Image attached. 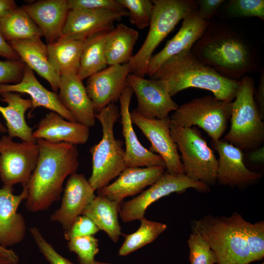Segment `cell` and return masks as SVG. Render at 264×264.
Listing matches in <instances>:
<instances>
[{
    "label": "cell",
    "instance_id": "1",
    "mask_svg": "<svg viewBox=\"0 0 264 264\" xmlns=\"http://www.w3.org/2000/svg\"><path fill=\"white\" fill-rule=\"evenodd\" d=\"M39 156L27 184L25 207L31 212L48 209L59 200L66 178L76 172L79 165L76 145L36 140Z\"/></svg>",
    "mask_w": 264,
    "mask_h": 264
},
{
    "label": "cell",
    "instance_id": "2",
    "mask_svg": "<svg viewBox=\"0 0 264 264\" xmlns=\"http://www.w3.org/2000/svg\"><path fill=\"white\" fill-rule=\"evenodd\" d=\"M166 82L172 97L190 88L208 90L219 100L232 102L239 80L220 74L198 59L191 49L185 50L166 61L151 78Z\"/></svg>",
    "mask_w": 264,
    "mask_h": 264
},
{
    "label": "cell",
    "instance_id": "3",
    "mask_svg": "<svg viewBox=\"0 0 264 264\" xmlns=\"http://www.w3.org/2000/svg\"><path fill=\"white\" fill-rule=\"evenodd\" d=\"M191 51L202 63L230 79L238 80L254 68L249 46L238 35L226 29L208 33L205 31Z\"/></svg>",
    "mask_w": 264,
    "mask_h": 264
},
{
    "label": "cell",
    "instance_id": "4",
    "mask_svg": "<svg viewBox=\"0 0 264 264\" xmlns=\"http://www.w3.org/2000/svg\"><path fill=\"white\" fill-rule=\"evenodd\" d=\"M246 220L238 213L229 217L206 215L192 222V232L201 236L215 253L217 264H249L244 232Z\"/></svg>",
    "mask_w": 264,
    "mask_h": 264
},
{
    "label": "cell",
    "instance_id": "5",
    "mask_svg": "<svg viewBox=\"0 0 264 264\" xmlns=\"http://www.w3.org/2000/svg\"><path fill=\"white\" fill-rule=\"evenodd\" d=\"M120 116L119 108L114 103L95 114L102 126L103 133L99 142L89 150L92 173L88 181L95 191L108 185L127 168L123 142L116 139L114 134V126Z\"/></svg>",
    "mask_w": 264,
    "mask_h": 264
},
{
    "label": "cell",
    "instance_id": "6",
    "mask_svg": "<svg viewBox=\"0 0 264 264\" xmlns=\"http://www.w3.org/2000/svg\"><path fill=\"white\" fill-rule=\"evenodd\" d=\"M230 119V128L224 137L228 142L241 150L256 148L263 142L264 119L254 99V82L250 76L239 80Z\"/></svg>",
    "mask_w": 264,
    "mask_h": 264
},
{
    "label": "cell",
    "instance_id": "7",
    "mask_svg": "<svg viewBox=\"0 0 264 264\" xmlns=\"http://www.w3.org/2000/svg\"><path fill=\"white\" fill-rule=\"evenodd\" d=\"M154 10L147 36L128 63L130 72L144 77L155 49L187 15L198 8L192 0H153Z\"/></svg>",
    "mask_w": 264,
    "mask_h": 264
},
{
    "label": "cell",
    "instance_id": "8",
    "mask_svg": "<svg viewBox=\"0 0 264 264\" xmlns=\"http://www.w3.org/2000/svg\"><path fill=\"white\" fill-rule=\"evenodd\" d=\"M170 134L181 154L184 174L209 185L217 182L218 160L199 130L180 126L171 119Z\"/></svg>",
    "mask_w": 264,
    "mask_h": 264
},
{
    "label": "cell",
    "instance_id": "9",
    "mask_svg": "<svg viewBox=\"0 0 264 264\" xmlns=\"http://www.w3.org/2000/svg\"><path fill=\"white\" fill-rule=\"evenodd\" d=\"M232 102L219 100L213 95L195 98L178 107L171 119L183 127L198 126L216 142L226 129Z\"/></svg>",
    "mask_w": 264,
    "mask_h": 264
},
{
    "label": "cell",
    "instance_id": "10",
    "mask_svg": "<svg viewBox=\"0 0 264 264\" xmlns=\"http://www.w3.org/2000/svg\"><path fill=\"white\" fill-rule=\"evenodd\" d=\"M36 142H17L8 135L0 139V178L4 186L27 185L38 163Z\"/></svg>",
    "mask_w": 264,
    "mask_h": 264
},
{
    "label": "cell",
    "instance_id": "11",
    "mask_svg": "<svg viewBox=\"0 0 264 264\" xmlns=\"http://www.w3.org/2000/svg\"><path fill=\"white\" fill-rule=\"evenodd\" d=\"M193 188L200 192L210 190V186L193 180L185 174L173 175L165 172L163 175L148 189L121 204L119 215L125 222L140 220L148 207L159 199L173 193L183 192Z\"/></svg>",
    "mask_w": 264,
    "mask_h": 264
},
{
    "label": "cell",
    "instance_id": "12",
    "mask_svg": "<svg viewBox=\"0 0 264 264\" xmlns=\"http://www.w3.org/2000/svg\"><path fill=\"white\" fill-rule=\"evenodd\" d=\"M127 81L137 100V107L134 110L142 116L163 119L178 108L164 81L147 79L132 73L128 75Z\"/></svg>",
    "mask_w": 264,
    "mask_h": 264
},
{
    "label": "cell",
    "instance_id": "13",
    "mask_svg": "<svg viewBox=\"0 0 264 264\" xmlns=\"http://www.w3.org/2000/svg\"><path fill=\"white\" fill-rule=\"evenodd\" d=\"M132 124L135 125L151 143L150 151L158 154L163 159L167 172L173 175L184 174L177 146L170 134L171 119H148L134 110L131 112Z\"/></svg>",
    "mask_w": 264,
    "mask_h": 264
},
{
    "label": "cell",
    "instance_id": "14",
    "mask_svg": "<svg viewBox=\"0 0 264 264\" xmlns=\"http://www.w3.org/2000/svg\"><path fill=\"white\" fill-rule=\"evenodd\" d=\"M128 63L109 66L88 78L86 90L95 112L119 100L127 85L130 73Z\"/></svg>",
    "mask_w": 264,
    "mask_h": 264
},
{
    "label": "cell",
    "instance_id": "15",
    "mask_svg": "<svg viewBox=\"0 0 264 264\" xmlns=\"http://www.w3.org/2000/svg\"><path fill=\"white\" fill-rule=\"evenodd\" d=\"M133 93L131 87L127 85L119 98L120 117L126 147L125 161L126 167H165L162 158L142 145L134 131L130 111Z\"/></svg>",
    "mask_w": 264,
    "mask_h": 264
},
{
    "label": "cell",
    "instance_id": "16",
    "mask_svg": "<svg viewBox=\"0 0 264 264\" xmlns=\"http://www.w3.org/2000/svg\"><path fill=\"white\" fill-rule=\"evenodd\" d=\"M127 16H129L127 10L115 11L105 9H70L60 37L87 38L97 33L111 30L115 21Z\"/></svg>",
    "mask_w": 264,
    "mask_h": 264
},
{
    "label": "cell",
    "instance_id": "17",
    "mask_svg": "<svg viewBox=\"0 0 264 264\" xmlns=\"http://www.w3.org/2000/svg\"><path fill=\"white\" fill-rule=\"evenodd\" d=\"M13 190L4 185L0 188V245L5 248L22 242L26 235V222L18 209L28 197V187H23L19 195L13 194Z\"/></svg>",
    "mask_w": 264,
    "mask_h": 264
},
{
    "label": "cell",
    "instance_id": "18",
    "mask_svg": "<svg viewBox=\"0 0 264 264\" xmlns=\"http://www.w3.org/2000/svg\"><path fill=\"white\" fill-rule=\"evenodd\" d=\"M94 192L83 174H71L67 179L61 205L52 214L51 220L60 223L65 231L68 229L95 198Z\"/></svg>",
    "mask_w": 264,
    "mask_h": 264
},
{
    "label": "cell",
    "instance_id": "19",
    "mask_svg": "<svg viewBox=\"0 0 264 264\" xmlns=\"http://www.w3.org/2000/svg\"><path fill=\"white\" fill-rule=\"evenodd\" d=\"M197 9L182 20L181 27L177 33L167 43L161 50L153 55L147 72L149 77L152 78L170 58L185 50L191 49L204 34L208 26V22L200 17Z\"/></svg>",
    "mask_w": 264,
    "mask_h": 264
},
{
    "label": "cell",
    "instance_id": "20",
    "mask_svg": "<svg viewBox=\"0 0 264 264\" xmlns=\"http://www.w3.org/2000/svg\"><path fill=\"white\" fill-rule=\"evenodd\" d=\"M166 168H126L112 183L97 190V194L109 199L122 202L123 199L141 193L155 182L164 173Z\"/></svg>",
    "mask_w": 264,
    "mask_h": 264
},
{
    "label": "cell",
    "instance_id": "21",
    "mask_svg": "<svg viewBox=\"0 0 264 264\" xmlns=\"http://www.w3.org/2000/svg\"><path fill=\"white\" fill-rule=\"evenodd\" d=\"M59 99L63 106L74 116L77 122L88 128L95 123V111L86 87L77 73L60 75Z\"/></svg>",
    "mask_w": 264,
    "mask_h": 264
},
{
    "label": "cell",
    "instance_id": "22",
    "mask_svg": "<svg viewBox=\"0 0 264 264\" xmlns=\"http://www.w3.org/2000/svg\"><path fill=\"white\" fill-rule=\"evenodd\" d=\"M212 143L219 155L217 181L220 184L234 187L250 183L262 177L260 174L246 168L241 150L220 139Z\"/></svg>",
    "mask_w": 264,
    "mask_h": 264
},
{
    "label": "cell",
    "instance_id": "23",
    "mask_svg": "<svg viewBox=\"0 0 264 264\" xmlns=\"http://www.w3.org/2000/svg\"><path fill=\"white\" fill-rule=\"evenodd\" d=\"M21 7L39 28L47 44L59 38L69 11L67 0H41Z\"/></svg>",
    "mask_w": 264,
    "mask_h": 264
},
{
    "label": "cell",
    "instance_id": "24",
    "mask_svg": "<svg viewBox=\"0 0 264 264\" xmlns=\"http://www.w3.org/2000/svg\"><path fill=\"white\" fill-rule=\"evenodd\" d=\"M6 92L26 93L30 96L32 107L29 116L36 108L41 107L59 113L68 121L76 122L73 115L61 103L58 93L44 88L37 80L33 71L26 65L20 82L0 85V95Z\"/></svg>",
    "mask_w": 264,
    "mask_h": 264
},
{
    "label": "cell",
    "instance_id": "25",
    "mask_svg": "<svg viewBox=\"0 0 264 264\" xmlns=\"http://www.w3.org/2000/svg\"><path fill=\"white\" fill-rule=\"evenodd\" d=\"M89 128L77 122L68 121L59 113L50 111L38 123L33 136L54 143L74 145L84 144L88 139Z\"/></svg>",
    "mask_w": 264,
    "mask_h": 264
},
{
    "label": "cell",
    "instance_id": "26",
    "mask_svg": "<svg viewBox=\"0 0 264 264\" xmlns=\"http://www.w3.org/2000/svg\"><path fill=\"white\" fill-rule=\"evenodd\" d=\"M9 44L26 66L46 80L53 91H58L60 75L50 62L46 45L41 39L15 41Z\"/></svg>",
    "mask_w": 264,
    "mask_h": 264
},
{
    "label": "cell",
    "instance_id": "27",
    "mask_svg": "<svg viewBox=\"0 0 264 264\" xmlns=\"http://www.w3.org/2000/svg\"><path fill=\"white\" fill-rule=\"evenodd\" d=\"M0 100L7 104L0 105V113L5 120L8 136L18 137L23 141L36 142L33 136V129L26 123L25 114L32 107L31 100L22 98L21 94L6 92L0 95Z\"/></svg>",
    "mask_w": 264,
    "mask_h": 264
},
{
    "label": "cell",
    "instance_id": "28",
    "mask_svg": "<svg viewBox=\"0 0 264 264\" xmlns=\"http://www.w3.org/2000/svg\"><path fill=\"white\" fill-rule=\"evenodd\" d=\"M87 38L60 37L56 42L46 45L49 60L60 75L77 73Z\"/></svg>",
    "mask_w": 264,
    "mask_h": 264
},
{
    "label": "cell",
    "instance_id": "29",
    "mask_svg": "<svg viewBox=\"0 0 264 264\" xmlns=\"http://www.w3.org/2000/svg\"><path fill=\"white\" fill-rule=\"evenodd\" d=\"M122 202L111 200L97 195L82 215L88 217L99 230L104 231L113 242H116L122 234L118 215Z\"/></svg>",
    "mask_w": 264,
    "mask_h": 264
},
{
    "label": "cell",
    "instance_id": "30",
    "mask_svg": "<svg viewBox=\"0 0 264 264\" xmlns=\"http://www.w3.org/2000/svg\"><path fill=\"white\" fill-rule=\"evenodd\" d=\"M138 32L123 23L112 29L106 38L105 50L109 66L128 64L131 61Z\"/></svg>",
    "mask_w": 264,
    "mask_h": 264
},
{
    "label": "cell",
    "instance_id": "31",
    "mask_svg": "<svg viewBox=\"0 0 264 264\" xmlns=\"http://www.w3.org/2000/svg\"><path fill=\"white\" fill-rule=\"evenodd\" d=\"M0 31L8 42L41 39L42 33L22 7H17L0 21Z\"/></svg>",
    "mask_w": 264,
    "mask_h": 264
},
{
    "label": "cell",
    "instance_id": "32",
    "mask_svg": "<svg viewBox=\"0 0 264 264\" xmlns=\"http://www.w3.org/2000/svg\"><path fill=\"white\" fill-rule=\"evenodd\" d=\"M110 31H103L88 37L85 42L77 72L83 80L105 69L108 66L105 54V44Z\"/></svg>",
    "mask_w": 264,
    "mask_h": 264
},
{
    "label": "cell",
    "instance_id": "33",
    "mask_svg": "<svg viewBox=\"0 0 264 264\" xmlns=\"http://www.w3.org/2000/svg\"><path fill=\"white\" fill-rule=\"evenodd\" d=\"M140 225L134 233L124 235V241L118 255L125 256L152 242L167 228L166 224L147 220L145 217L139 220Z\"/></svg>",
    "mask_w": 264,
    "mask_h": 264
},
{
    "label": "cell",
    "instance_id": "34",
    "mask_svg": "<svg viewBox=\"0 0 264 264\" xmlns=\"http://www.w3.org/2000/svg\"><path fill=\"white\" fill-rule=\"evenodd\" d=\"M129 13L130 22L138 29L149 26L154 10V3L150 0H118Z\"/></svg>",
    "mask_w": 264,
    "mask_h": 264
},
{
    "label": "cell",
    "instance_id": "35",
    "mask_svg": "<svg viewBox=\"0 0 264 264\" xmlns=\"http://www.w3.org/2000/svg\"><path fill=\"white\" fill-rule=\"evenodd\" d=\"M98 240L93 236L77 237L68 241L69 251L76 254L80 264H93L99 252Z\"/></svg>",
    "mask_w": 264,
    "mask_h": 264
},
{
    "label": "cell",
    "instance_id": "36",
    "mask_svg": "<svg viewBox=\"0 0 264 264\" xmlns=\"http://www.w3.org/2000/svg\"><path fill=\"white\" fill-rule=\"evenodd\" d=\"M191 264H217L216 256L207 242L199 234L192 232L187 241Z\"/></svg>",
    "mask_w": 264,
    "mask_h": 264
},
{
    "label": "cell",
    "instance_id": "37",
    "mask_svg": "<svg viewBox=\"0 0 264 264\" xmlns=\"http://www.w3.org/2000/svg\"><path fill=\"white\" fill-rule=\"evenodd\" d=\"M244 232L250 251L251 263L262 260L264 257V221L251 223L246 220Z\"/></svg>",
    "mask_w": 264,
    "mask_h": 264
},
{
    "label": "cell",
    "instance_id": "38",
    "mask_svg": "<svg viewBox=\"0 0 264 264\" xmlns=\"http://www.w3.org/2000/svg\"><path fill=\"white\" fill-rule=\"evenodd\" d=\"M228 14L233 17H255L264 19V0H231L227 4Z\"/></svg>",
    "mask_w": 264,
    "mask_h": 264
},
{
    "label": "cell",
    "instance_id": "39",
    "mask_svg": "<svg viewBox=\"0 0 264 264\" xmlns=\"http://www.w3.org/2000/svg\"><path fill=\"white\" fill-rule=\"evenodd\" d=\"M30 232L40 251L49 264H75L58 253L38 228L32 227Z\"/></svg>",
    "mask_w": 264,
    "mask_h": 264
},
{
    "label": "cell",
    "instance_id": "40",
    "mask_svg": "<svg viewBox=\"0 0 264 264\" xmlns=\"http://www.w3.org/2000/svg\"><path fill=\"white\" fill-rule=\"evenodd\" d=\"M25 66L21 60H0V85L20 82Z\"/></svg>",
    "mask_w": 264,
    "mask_h": 264
},
{
    "label": "cell",
    "instance_id": "41",
    "mask_svg": "<svg viewBox=\"0 0 264 264\" xmlns=\"http://www.w3.org/2000/svg\"><path fill=\"white\" fill-rule=\"evenodd\" d=\"M99 231V228L88 217L80 215L70 228L65 231L64 238L69 241L77 237L93 236Z\"/></svg>",
    "mask_w": 264,
    "mask_h": 264
},
{
    "label": "cell",
    "instance_id": "42",
    "mask_svg": "<svg viewBox=\"0 0 264 264\" xmlns=\"http://www.w3.org/2000/svg\"><path fill=\"white\" fill-rule=\"evenodd\" d=\"M69 10L105 9L115 11L126 10L118 0H67Z\"/></svg>",
    "mask_w": 264,
    "mask_h": 264
},
{
    "label": "cell",
    "instance_id": "43",
    "mask_svg": "<svg viewBox=\"0 0 264 264\" xmlns=\"http://www.w3.org/2000/svg\"><path fill=\"white\" fill-rule=\"evenodd\" d=\"M225 1L224 0H198L197 1V9L200 17L208 22L220 7Z\"/></svg>",
    "mask_w": 264,
    "mask_h": 264
},
{
    "label": "cell",
    "instance_id": "44",
    "mask_svg": "<svg viewBox=\"0 0 264 264\" xmlns=\"http://www.w3.org/2000/svg\"><path fill=\"white\" fill-rule=\"evenodd\" d=\"M0 57L4 58L7 60H21L18 54L5 39L0 31Z\"/></svg>",
    "mask_w": 264,
    "mask_h": 264
},
{
    "label": "cell",
    "instance_id": "45",
    "mask_svg": "<svg viewBox=\"0 0 264 264\" xmlns=\"http://www.w3.org/2000/svg\"><path fill=\"white\" fill-rule=\"evenodd\" d=\"M256 104L260 113L264 119V73H261L259 86L256 91Z\"/></svg>",
    "mask_w": 264,
    "mask_h": 264
},
{
    "label": "cell",
    "instance_id": "46",
    "mask_svg": "<svg viewBox=\"0 0 264 264\" xmlns=\"http://www.w3.org/2000/svg\"><path fill=\"white\" fill-rule=\"evenodd\" d=\"M17 7L13 0H0V21Z\"/></svg>",
    "mask_w": 264,
    "mask_h": 264
},
{
    "label": "cell",
    "instance_id": "47",
    "mask_svg": "<svg viewBox=\"0 0 264 264\" xmlns=\"http://www.w3.org/2000/svg\"><path fill=\"white\" fill-rule=\"evenodd\" d=\"M249 159L254 163H263L264 160V147L253 151L250 154Z\"/></svg>",
    "mask_w": 264,
    "mask_h": 264
},
{
    "label": "cell",
    "instance_id": "48",
    "mask_svg": "<svg viewBox=\"0 0 264 264\" xmlns=\"http://www.w3.org/2000/svg\"><path fill=\"white\" fill-rule=\"evenodd\" d=\"M0 254L9 259L13 264H17L19 262V257L16 253L11 249L5 248L0 245Z\"/></svg>",
    "mask_w": 264,
    "mask_h": 264
},
{
    "label": "cell",
    "instance_id": "49",
    "mask_svg": "<svg viewBox=\"0 0 264 264\" xmlns=\"http://www.w3.org/2000/svg\"><path fill=\"white\" fill-rule=\"evenodd\" d=\"M0 264H13L7 258L0 254Z\"/></svg>",
    "mask_w": 264,
    "mask_h": 264
},
{
    "label": "cell",
    "instance_id": "50",
    "mask_svg": "<svg viewBox=\"0 0 264 264\" xmlns=\"http://www.w3.org/2000/svg\"><path fill=\"white\" fill-rule=\"evenodd\" d=\"M7 129L6 128L4 125H3V124L1 123V122L0 120V132L1 133H5L6 132Z\"/></svg>",
    "mask_w": 264,
    "mask_h": 264
},
{
    "label": "cell",
    "instance_id": "51",
    "mask_svg": "<svg viewBox=\"0 0 264 264\" xmlns=\"http://www.w3.org/2000/svg\"><path fill=\"white\" fill-rule=\"evenodd\" d=\"M93 264H111L95 261Z\"/></svg>",
    "mask_w": 264,
    "mask_h": 264
},
{
    "label": "cell",
    "instance_id": "52",
    "mask_svg": "<svg viewBox=\"0 0 264 264\" xmlns=\"http://www.w3.org/2000/svg\"><path fill=\"white\" fill-rule=\"evenodd\" d=\"M264 264V263H261V264Z\"/></svg>",
    "mask_w": 264,
    "mask_h": 264
}]
</instances>
